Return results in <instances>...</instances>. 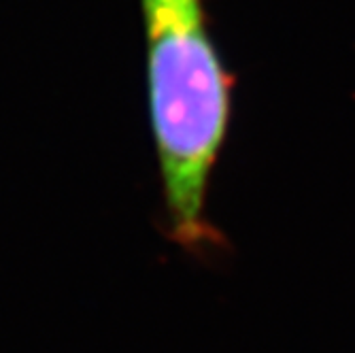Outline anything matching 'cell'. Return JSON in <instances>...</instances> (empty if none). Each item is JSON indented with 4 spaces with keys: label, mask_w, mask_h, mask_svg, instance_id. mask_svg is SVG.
Masks as SVG:
<instances>
[{
    "label": "cell",
    "mask_w": 355,
    "mask_h": 353,
    "mask_svg": "<svg viewBox=\"0 0 355 353\" xmlns=\"http://www.w3.org/2000/svg\"><path fill=\"white\" fill-rule=\"evenodd\" d=\"M149 105L173 241L191 253L221 245L207 217L209 181L228 135L232 77L202 0H141Z\"/></svg>",
    "instance_id": "6da1fadb"
}]
</instances>
